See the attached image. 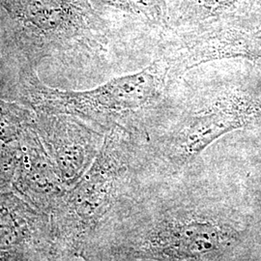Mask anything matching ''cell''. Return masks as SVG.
Listing matches in <instances>:
<instances>
[{
  "label": "cell",
  "instance_id": "obj_1",
  "mask_svg": "<svg viewBox=\"0 0 261 261\" xmlns=\"http://www.w3.org/2000/svg\"><path fill=\"white\" fill-rule=\"evenodd\" d=\"M168 69L167 62L159 60L138 73L83 92L49 88L31 71L25 72L21 82L28 101L45 113L106 121L137 112L154 102L163 89Z\"/></svg>",
  "mask_w": 261,
  "mask_h": 261
},
{
  "label": "cell",
  "instance_id": "obj_2",
  "mask_svg": "<svg viewBox=\"0 0 261 261\" xmlns=\"http://www.w3.org/2000/svg\"><path fill=\"white\" fill-rule=\"evenodd\" d=\"M15 21L17 44L41 59L75 49L92 48L98 24L87 0H0Z\"/></svg>",
  "mask_w": 261,
  "mask_h": 261
},
{
  "label": "cell",
  "instance_id": "obj_3",
  "mask_svg": "<svg viewBox=\"0 0 261 261\" xmlns=\"http://www.w3.org/2000/svg\"><path fill=\"white\" fill-rule=\"evenodd\" d=\"M251 114L252 108L242 96L230 94L218 98L183 121L173 138L172 157L178 163L195 158L221 136L242 127Z\"/></svg>",
  "mask_w": 261,
  "mask_h": 261
},
{
  "label": "cell",
  "instance_id": "obj_4",
  "mask_svg": "<svg viewBox=\"0 0 261 261\" xmlns=\"http://www.w3.org/2000/svg\"><path fill=\"white\" fill-rule=\"evenodd\" d=\"M258 56H261V34L252 38L218 35L196 43L187 51L182 65L189 69L223 58Z\"/></svg>",
  "mask_w": 261,
  "mask_h": 261
},
{
  "label": "cell",
  "instance_id": "obj_5",
  "mask_svg": "<svg viewBox=\"0 0 261 261\" xmlns=\"http://www.w3.org/2000/svg\"><path fill=\"white\" fill-rule=\"evenodd\" d=\"M183 231L169 236L162 246V252L177 255H189L195 252L212 251L220 243V235L215 229L204 225H194ZM170 253V254H171Z\"/></svg>",
  "mask_w": 261,
  "mask_h": 261
},
{
  "label": "cell",
  "instance_id": "obj_6",
  "mask_svg": "<svg viewBox=\"0 0 261 261\" xmlns=\"http://www.w3.org/2000/svg\"><path fill=\"white\" fill-rule=\"evenodd\" d=\"M31 122L28 110L0 99V140L9 142L17 139Z\"/></svg>",
  "mask_w": 261,
  "mask_h": 261
}]
</instances>
